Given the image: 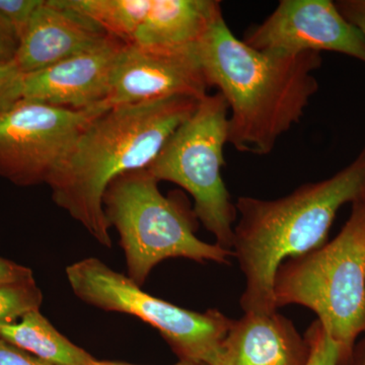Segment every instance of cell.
Masks as SVG:
<instances>
[{
  "label": "cell",
  "mask_w": 365,
  "mask_h": 365,
  "mask_svg": "<svg viewBox=\"0 0 365 365\" xmlns=\"http://www.w3.org/2000/svg\"><path fill=\"white\" fill-rule=\"evenodd\" d=\"M43 295L35 280L0 285V332L25 314L40 309Z\"/></svg>",
  "instance_id": "obj_17"
},
{
  "label": "cell",
  "mask_w": 365,
  "mask_h": 365,
  "mask_svg": "<svg viewBox=\"0 0 365 365\" xmlns=\"http://www.w3.org/2000/svg\"><path fill=\"white\" fill-rule=\"evenodd\" d=\"M228 112L222 93L205 96L148 170L158 182H172L188 192L197 220L218 246L232 250L237 211L222 179Z\"/></svg>",
  "instance_id": "obj_6"
},
{
  "label": "cell",
  "mask_w": 365,
  "mask_h": 365,
  "mask_svg": "<svg viewBox=\"0 0 365 365\" xmlns=\"http://www.w3.org/2000/svg\"><path fill=\"white\" fill-rule=\"evenodd\" d=\"M107 36L63 0H42L21 37L14 63L21 73H33L91 49Z\"/></svg>",
  "instance_id": "obj_12"
},
{
  "label": "cell",
  "mask_w": 365,
  "mask_h": 365,
  "mask_svg": "<svg viewBox=\"0 0 365 365\" xmlns=\"http://www.w3.org/2000/svg\"><path fill=\"white\" fill-rule=\"evenodd\" d=\"M309 346L307 365H340V348L317 319L304 335Z\"/></svg>",
  "instance_id": "obj_18"
},
{
  "label": "cell",
  "mask_w": 365,
  "mask_h": 365,
  "mask_svg": "<svg viewBox=\"0 0 365 365\" xmlns=\"http://www.w3.org/2000/svg\"><path fill=\"white\" fill-rule=\"evenodd\" d=\"M359 338L344 365H365V332Z\"/></svg>",
  "instance_id": "obj_25"
},
{
  "label": "cell",
  "mask_w": 365,
  "mask_h": 365,
  "mask_svg": "<svg viewBox=\"0 0 365 365\" xmlns=\"http://www.w3.org/2000/svg\"><path fill=\"white\" fill-rule=\"evenodd\" d=\"M197 50L208 86L227 101V143L240 153L269 155L319 90V53L258 51L235 37L223 16Z\"/></svg>",
  "instance_id": "obj_1"
},
{
  "label": "cell",
  "mask_w": 365,
  "mask_h": 365,
  "mask_svg": "<svg viewBox=\"0 0 365 365\" xmlns=\"http://www.w3.org/2000/svg\"><path fill=\"white\" fill-rule=\"evenodd\" d=\"M199 102L173 97L101 113L81 131L48 181L54 203L111 248V227L103 206L106 190L121 175L146 169Z\"/></svg>",
  "instance_id": "obj_2"
},
{
  "label": "cell",
  "mask_w": 365,
  "mask_h": 365,
  "mask_svg": "<svg viewBox=\"0 0 365 365\" xmlns=\"http://www.w3.org/2000/svg\"><path fill=\"white\" fill-rule=\"evenodd\" d=\"M146 169L116 178L106 190L103 206L124 250L128 277L141 287L151 270L167 259L230 264L232 250L196 237L197 217L181 197L165 196Z\"/></svg>",
  "instance_id": "obj_5"
},
{
  "label": "cell",
  "mask_w": 365,
  "mask_h": 365,
  "mask_svg": "<svg viewBox=\"0 0 365 365\" xmlns=\"http://www.w3.org/2000/svg\"><path fill=\"white\" fill-rule=\"evenodd\" d=\"M276 309H312L340 348L344 365L365 332V196L337 237L319 248L283 262L273 283Z\"/></svg>",
  "instance_id": "obj_4"
},
{
  "label": "cell",
  "mask_w": 365,
  "mask_h": 365,
  "mask_svg": "<svg viewBox=\"0 0 365 365\" xmlns=\"http://www.w3.org/2000/svg\"><path fill=\"white\" fill-rule=\"evenodd\" d=\"M90 365H134L128 364H122V362L115 361H100V360L96 359L95 361L91 362ZM174 365H202L198 364H194V362L187 361V360H180L178 364Z\"/></svg>",
  "instance_id": "obj_26"
},
{
  "label": "cell",
  "mask_w": 365,
  "mask_h": 365,
  "mask_svg": "<svg viewBox=\"0 0 365 365\" xmlns=\"http://www.w3.org/2000/svg\"><path fill=\"white\" fill-rule=\"evenodd\" d=\"M125 43L108 35L91 49L40 71L24 74L23 98L71 110L100 108Z\"/></svg>",
  "instance_id": "obj_11"
},
{
  "label": "cell",
  "mask_w": 365,
  "mask_h": 365,
  "mask_svg": "<svg viewBox=\"0 0 365 365\" xmlns=\"http://www.w3.org/2000/svg\"><path fill=\"white\" fill-rule=\"evenodd\" d=\"M41 4L42 0H0V19L16 33L20 41Z\"/></svg>",
  "instance_id": "obj_19"
},
{
  "label": "cell",
  "mask_w": 365,
  "mask_h": 365,
  "mask_svg": "<svg viewBox=\"0 0 365 365\" xmlns=\"http://www.w3.org/2000/svg\"><path fill=\"white\" fill-rule=\"evenodd\" d=\"M364 196L365 150L333 177L307 182L282 198L240 197L232 251L246 279L242 311L277 312L273 283L281 264L325 245L338 210Z\"/></svg>",
  "instance_id": "obj_3"
},
{
  "label": "cell",
  "mask_w": 365,
  "mask_h": 365,
  "mask_svg": "<svg viewBox=\"0 0 365 365\" xmlns=\"http://www.w3.org/2000/svg\"><path fill=\"white\" fill-rule=\"evenodd\" d=\"M222 16V4L215 0H150L132 44L158 48L196 45Z\"/></svg>",
  "instance_id": "obj_14"
},
{
  "label": "cell",
  "mask_w": 365,
  "mask_h": 365,
  "mask_svg": "<svg viewBox=\"0 0 365 365\" xmlns=\"http://www.w3.org/2000/svg\"><path fill=\"white\" fill-rule=\"evenodd\" d=\"M34 279L31 269L0 257V285L28 282Z\"/></svg>",
  "instance_id": "obj_22"
},
{
  "label": "cell",
  "mask_w": 365,
  "mask_h": 365,
  "mask_svg": "<svg viewBox=\"0 0 365 365\" xmlns=\"http://www.w3.org/2000/svg\"><path fill=\"white\" fill-rule=\"evenodd\" d=\"M66 276L72 292L86 304L132 314L157 329L180 360L215 365L232 321L217 309L198 313L158 299L97 258L71 264Z\"/></svg>",
  "instance_id": "obj_7"
},
{
  "label": "cell",
  "mask_w": 365,
  "mask_h": 365,
  "mask_svg": "<svg viewBox=\"0 0 365 365\" xmlns=\"http://www.w3.org/2000/svg\"><path fill=\"white\" fill-rule=\"evenodd\" d=\"M104 32L125 44H132L148 14L150 0H63Z\"/></svg>",
  "instance_id": "obj_16"
},
{
  "label": "cell",
  "mask_w": 365,
  "mask_h": 365,
  "mask_svg": "<svg viewBox=\"0 0 365 365\" xmlns=\"http://www.w3.org/2000/svg\"><path fill=\"white\" fill-rule=\"evenodd\" d=\"M207 81L197 44L177 48L124 44L118 55L109 93L101 109L173 97L202 100Z\"/></svg>",
  "instance_id": "obj_9"
},
{
  "label": "cell",
  "mask_w": 365,
  "mask_h": 365,
  "mask_svg": "<svg viewBox=\"0 0 365 365\" xmlns=\"http://www.w3.org/2000/svg\"><path fill=\"white\" fill-rule=\"evenodd\" d=\"M309 346L278 312L232 319L215 365H307Z\"/></svg>",
  "instance_id": "obj_13"
},
{
  "label": "cell",
  "mask_w": 365,
  "mask_h": 365,
  "mask_svg": "<svg viewBox=\"0 0 365 365\" xmlns=\"http://www.w3.org/2000/svg\"><path fill=\"white\" fill-rule=\"evenodd\" d=\"M19 42L16 33L0 19V63L14 61Z\"/></svg>",
  "instance_id": "obj_23"
},
{
  "label": "cell",
  "mask_w": 365,
  "mask_h": 365,
  "mask_svg": "<svg viewBox=\"0 0 365 365\" xmlns=\"http://www.w3.org/2000/svg\"><path fill=\"white\" fill-rule=\"evenodd\" d=\"M340 13L345 16L365 37V0H349L338 2Z\"/></svg>",
  "instance_id": "obj_24"
},
{
  "label": "cell",
  "mask_w": 365,
  "mask_h": 365,
  "mask_svg": "<svg viewBox=\"0 0 365 365\" xmlns=\"http://www.w3.org/2000/svg\"><path fill=\"white\" fill-rule=\"evenodd\" d=\"M0 339L54 365H90L96 360L61 335L40 309L4 327Z\"/></svg>",
  "instance_id": "obj_15"
},
{
  "label": "cell",
  "mask_w": 365,
  "mask_h": 365,
  "mask_svg": "<svg viewBox=\"0 0 365 365\" xmlns=\"http://www.w3.org/2000/svg\"><path fill=\"white\" fill-rule=\"evenodd\" d=\"M0 365H54L0 339Z\"/></svg>",
  "instance_id": "obj_21"
},
{
  "label": "cell",
  "mask_w": 365,
  "mask_h": 365,
  "mask_svg": "<svg viewBox=\"0 0 365 365\" xmlns=\"http://www.w3.org/2000/svg\"><path fill=\"white\" fill-rule=\"evenodd\" d=\"M24 74L13 62L0 63V111L23 98Z\"/></svg>",
  "instance_id": "obj_20"
},
{
  "label": "cell",
  "mask_w": 365,
  "mask_h": 365,
  "mask_svg": "<svg viewBox=\"0 0 365 365\" xmlns=\"http://www.w3.org/2000/svg\"><path fill=\"white\" fill-rule=\"evenodd\" d=\"M104 110H71L21 98L0 111V177L47 184L86 124Z\"/></svg>",
  "instance_id": "obj_8"
},
{
  "label": "cell",
  "mask_w": 365,
  "mask_h": 365,
  "mask_svg": "<svg viewBox=\"0 0 365 365\" xmlns=\"http://www.w3.org/2000/svg\"><path fill=\"white\" fill-rule=\"evenodd\" d=\"M244 42L258 51L283 55L332 51L365 63V37L330 0H281Z\"/></svg>",
  "instance_id": "obj_10"
}]
</instances>
